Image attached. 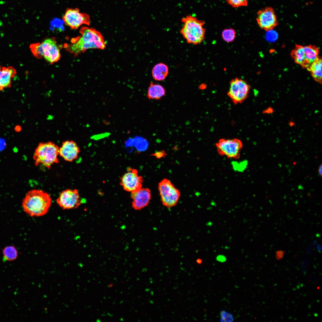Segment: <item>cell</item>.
I'll return each instance as SVG.
<instances>
[{
    "label": "cell",
    "instance_id": "obj_8",
    "mask_svg": "<svg viewBox=\"0 0 322 322\" xmlns=\"http://www.w3.org/2000/svg\"><path fill=\"white\" fill-rule=\"evenodd\" d=\"M218 153L228 158H239L243 147L242 141L237 138L220 139L216 144Z\"/></svg>",
    "mask_w": 322,
    "mask_h": 322
},
{
    "label": "cell",
    "instance_id": "obj_21",
    "mask_svg": "<svg viewBox=\"0 0 322 322\" xmlns=\"http://www.w3.org/2000/svg\"><path fill=\"white\" fill-rule=\"evenodd\" d=\"M236 36V32L232 28L224 30L222 32V37L223 40L227 43L233 41Z\"/></svg>",
    "mask_w": 322,
    "mask_h": 322
},
{
    "label": "cell",
    "instance_id": "obj_17",
    "mask_svg": "<svg viewBox=\"0 0 322 322\" xmlns=\"http://www.w3.org/2000/svg\"><path fill=\"white\" fill-rule=\"evenodd\" d=\"M166 93L163 86L152 82L148 87L147 96L149 100H160L165 95Z\"/></svg>",
    "mask_w": 322,
    "mask_h": 322
},
{
    "label": "cell",
    "instance_id": "obj_2",
    "mask_svg": "<svg viewBox=\"0 0 322 322\" xmlns=\"http://www.w3.org/2000/svg\"><path fill=\"white\" fill-rule=\"evenodd\" d=\"M52 203L50 195L44 191L34 189L29 191L23 199L24 211L31 217L43 216L48 212Z\"/></svg>",
    "mask_w": 322,
    "mask_h": 322
},
{
    "label": "cell",
    "instance_id": "obj_20",
    "mask_svg": "<svg viewBox=\"0 0 322 322\" xmlns=\"http://www.w3.org/2000/svg\"><path fill=\"white\" fill-rule=\"evenodd\" d=\"M3 254L4 260L12 261L16 259L18 252L14 247L10 246L6 247L3 249Z\"/></svg>",
    "mask_w": 322,
    "mask_h": 322
},
{
    "label": "cell",
    "instance_id": "obj_18",
    "mask_svg": "<svg viewBox=\"0 0 322 322\" xmlns=\"http://www.w3.org/2000/svg\"><path fill=\"white\" fill-rule=\"evenodd\" d=\"M314 80L320 84L322 81V61L319 57L307 69Z\"/></svg>",
    "mask_w": 322,
    "mask_h": 322
},
{
    "label": "cell",
    "instance_id": "obj_26",
    "mask_svg": "<svg viewBox=\"0 0 322 322\" xmlns=\"http://www.w3.org/2000/svg\"><path fill=\"white\" fill-rule=\"evenodd\" d=\"M284 252L282 251H277L276 254V258L277 259H280L283 256Z\"/></svg>",
    "mask_w": 322,
    "mask_h": 322
},
{
    "label": "cell",
    "instance_id": "obj_22",
    "mask_svg": "<svg viewBox=\"0 0 322 322\" xmlns=\"http://www.w3.org/2000/svg\"><path fill=\"white\" fill-rule=\"evenodd\" d=\"M221 322H231L233 321L234 318L230 313L225 310H222L220 313Z\"/></svg>",
    "mask_w": 322,
    "mask_h": 322
},
{
    "label": "cell",
    "instance_id": "obj_11",
    "mask_svg": "<svg viewBox=\"0 0 322 322\" xmlns=\"http://www.w3.org/2000/svg\"><path fill=\"white\" fill-rule=\"evenodd\" d=\"M120 184L124 189L127 191L133 192L142 188L143 179L139 175L136 169L129 168L120 179Z\"/></svg>",
    "mask_w": 322,
    "mask_h": 322
},
{
    "label": "cell",
    "instance_id": "obj_1",
    "mask_svg": "<svg viewBox=\"0 0 322 322\" xmlns=\"http://www.w3.org/2000/svg\"><path fill=\"white\" fill-rule=\"evenodd\" d=\"M81 35L72 41L68 46V49L77 55L89 49H103L106 43L101 34L95 29L83 27L80 30Z\"/></svg>",
    "mask_w": 322,
    "mask_h": 322
},
{
    "label": "cell",
    "instance_id": "obj_27",
    "mask_svg": "<svg viewBox=\"0 0 322 322\" xmlns=\"http://www.w3.org/2000/svg\"><path fill=\"white\" fill-rule=\"evenodd\" d=\"M157 153H156L153 155L156 156L157 158H160L161 157H163V156L165 155V152L164 151H162Z\"/></svg>",
    "mask_w": 322,
    "mask_h": 322
},
{
    "label": "cell",
    "instance_id": "obj_15",
    "mask_svg": "<svg viewBox=\"0 0 322 322\" xmlns=\"http://www.w3.org/2000/svg\"><path fill=\"white\" fill-rule=\"evenodd\" d=\"M80 151L77 143L72 140H66L63 142L59 148V155L65 160L72 162L78 157Z\"/></svg>",
    "mask_w": 322,
    "mask_h": 322
},
{
    "label": "cell",
    "instance_id": "obj_13",
    "mask_svg": "<svg viewBox=\"0 0 322 322\" xmlns=\"http://www.w3.org/2000/svg\"><path fill=\"white\" fill-rule=\"evenodd\" d=\"M56 201L63 209L76 208L81 203L78 191L76 189H67L63 191Z\"/></svg>",
    "mask_w": 322,
    "mask_h": 322
},
{
    "label": "cell",
    "instance_id": "obj_19",
    "mask_svg": "<svg viewBox=\"0 0 322 322\" xmlns=\"http://www.w3.org/2000/svg\"><path fill=\"white\" fill-rule=\"evenodd\" d=\"M168 73V66L161 63L156 64L152 70L153 78L157 81H162L165 79Z\"/></svg>",
    "mask_w": 322,
    "mask_h": 322
},
{
    "label": "cell",
    "instance_id": "obj_6",
    "mask_svg": "<svg viewBox=\"0 0 322 322\" xmlns=\"http://www.w3.org/2000/svg\"><path fill=\"white\" fill-rule=\"evenodd\" d=\"M319 49L314 45H296L291 55L296 64L307 69L319 57Z\"/></svg>",
    "mask_w": 322,
    "mask_h": 322
},
{
    "label": "cell",
    "instance_id": "obj_10",
    "mask_svg": "<svg viewBox=\"0 0 322 322\" xmlns=\"http://www.w3.org/2000/svg\"><path fill=\"white\" fill-rule=\"evenodd\" d=\"M62 19L66 25L74 29L83 24L89 25L90 21L88 15L80 12L78 8H67Z\"/></svg>",
    "mask_w": 322,
    "mask_h": 322
},
{
    "label": "cell",
    "instance_id": "obj_23",
    "mask_svg": "<svg viewBox=\"0 0 322 322\" xmlns=\"http://www.w3.org/2000/svg\"><path fill=\"white\" fill-rule=\"evenodd\" d=\"M232 7H237L246 6L247 5V0H225Z\"/></svg>",
    "mask_w": 322,
    "mask_h": 322
},
{
    "label": "cell",
    "instance_id": "obj_28",
    "mask_svg": "<svg viewBox=\"0 0 322 322\" xmlns=\"http://www.w3.org/2000/svg\"><path fill=\"white\" fill-rule=\"evenodd\" d=\"M318 173H319V174L321 176L322 175V164H321V165L319 166V168H318Z\"/></svg>",
    "mask_w": 322,
    "mask_h": 322
},
{
    "label": "cell",
    "instance_id": "obj_4",
    "mask_svg": "<svg viewBox=\"0 0 322 322\" xmlns=\"http://www.w3.org/2000/svg\"><path fill=\"white\" fill-rule=\"evenodd\" d=\"M59 148L57 145L50 141L40 143L33 155L35 165H41L50 168L52 165L58 163Z\"/></svg>",
    "mask_w": 322,
    "mask_h": 322
},
{
    "label": "cell",
    "instance_id": "obj_9",
    "mask_svg": "<svg viewBox=\"0 0 322 322\" xmlns=\"http://www.w3.org/2000/svg\"><path fill=\"white\" fill-rule=\"evenodd\" d=\"M250 88L246 81L236 78L230 82L227 94L234 104L241 103L248 97Z\"/></svg>",
    "mask_w": 322,
    "mask_h": 322
},
{
    "label": "cell",
    "instance_id": "obj_14",
    "mask_svg": "<svg viewBox=\"0 0 322 322\" xmlns=\"http://www.w3.org/2000/svg\"><path fill=\"white\" fill-rule=\"evenodd\" d=\"M131 196L133 199L132 206L136 210H140L147 206L151 198V191L148 188H142L132 192Z\"/></svg>",
    "mask_w": 322,
    "mask_h": 322
},
{
    "label": "cell",
    "instance_id": "obj_16",
    "mask_svg": "<svg viewBox=\"0 0 322 322\" xmlns=\"http://www.w3.org/2000/svg\"><path fill=\"white\" fill-rule=\"evenodd\" d=\"M16 74V71L13 67L0 66V90L10 87L12 79Z\"/></svg>",
    "mask_w": 322,
    "mask_h": 322
},
{
    "label": "cell",
    "instance_id": "obj_24",
    "mask_svg": "<svg viewBox=\"0 0 322 322\" xmlns=\"http://www.w3.org/2000/svg\"><path fill=\"white\" fill-rule=\"evenodd\" d=\"M216 260L221 262H223L225 261L226 260V257L222 255H219L216 258Z\"/></svg>",
    "mask_w": 322,
    "mask_h": 322
},
{
    "label": "cell",
    "instance_id": "obj_12",
    "mask_svg": "<svg viewBox=\"0 0 322 322\" xmlns=\"http://www.w3.org/2000/svg\"><path fill=\"white\" fill-rule=\"evenodd\" d=\"M256 20L260 27L267 31L272 30L278 24L275 10L270 7L260 10L257 13Z\"/></svg>",
    "mask_w": 322,
    "mask_h": 322
},
{
    "label": "cell",
    "instance_id": "obj_7",
    "mask_svg": "<svg viewBox=\"0 0 322 322\" xmlns=\"http://www.w3.org/2000/svg\"><path fill=\"white\" fill-rule=\"evenodd\" d=\"M158 189L164 206L169 208L177 204L180 193L169 180L166 179H163L158 184Z\"/></svg>",
    "mask_w": 322,
    "mask_h": 322
},
{
    "label": "cell",
    "instance_id": "obj_29",
    "mask_svg": "<svg viewBox=\"0 0 322 322\" xmlns=\"http://www.w3.org/2000/svg\"><path fill=\"white\" fill-rule=\"evenodd\" d=\"M5 3V1H3V0L2 1V0L0 1V4H3Z\"/></svg>",
    "mask_w": 322,
    "mask_h": 322
},
{
    "label": "cell",
    "instance_id": "obj_25",
    "mask_svg": "<svg viewBox=\"0 0 322 322\" xmlns=\"http://www.w3.org/2000/svg\"><path fill=\"white\" fill-rule=\"evenodd\" d=\"M274 112L273 109L271 107H269L264 110L263 113L264 114H271Z\"/></svg>",
    "mask_w": 322,
    "mask_h": 322
},
{
    "label": "cell",
    "instance_id": "obj_3",
    "mask_svg": "<svg viewBox=\"0 0 322 322\" xmlns=\"http://www.w3.org/2000/svg\"><path fill=\"white\" fill-rule=\"evenodd\" d=\"M182 21L180 32L187 42L194 45L201 43L205 38V22L191 15L183 17Z\"/></svg>",
    "mask_w": 322,
    "mask_h": 322
},
{
    "label": "cell",
    "instance_id": "obj_30",
    "mask_svg": "<svg viewBox=\"0 0 322 322\" xmlns=\"http://www.w3.org/2000/svg\"><path fill=\"white\" fill-rule=\"evenodd\" d=\"M197 261H197V262H198V263H201V260H197Z\"/></svg>",
    "mask_w": 322,
    "mask_h": 322
},
{
    "label": "cell",
    "instance_id": "obj_5",
    "mask_svg": "<svg viewBox=\"0 0 322 322\" xmlns=\"http://www.w3.org/2000/svg\"><path fill=\"white\" fill-rule=\"evenodd\" d=\"M30 48L34 56L38 58H43L51 64L57 62L61 58L60 48L52 38H46L41 43L32 44Z\"/></svg>",
    "mask_w": 322,
    "mask_h": 322
}]
</instances>
